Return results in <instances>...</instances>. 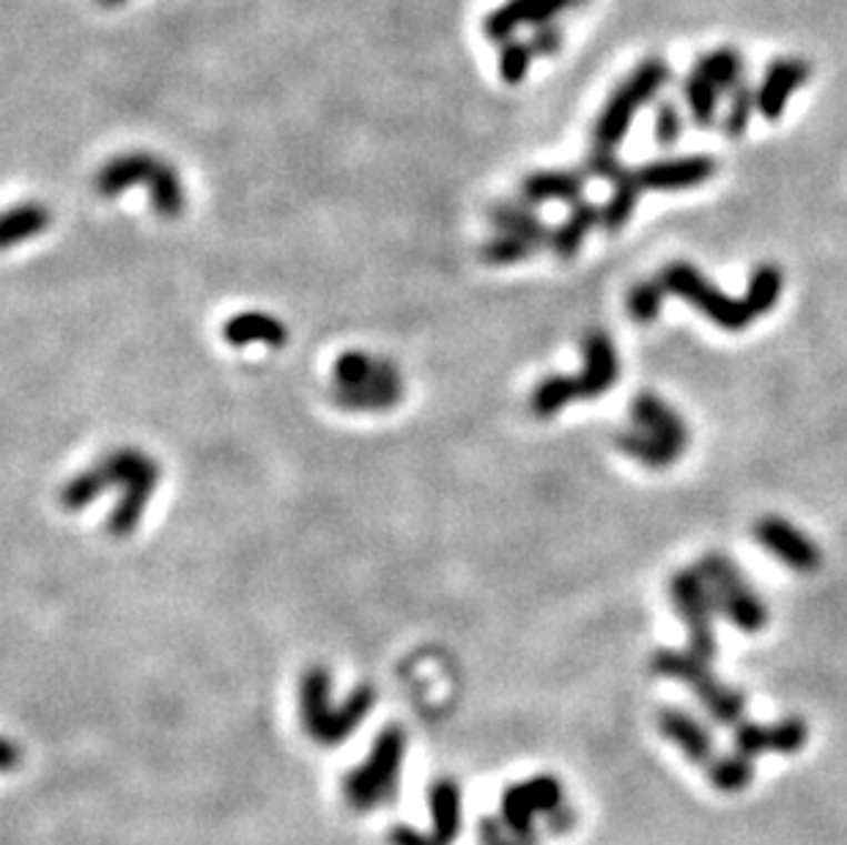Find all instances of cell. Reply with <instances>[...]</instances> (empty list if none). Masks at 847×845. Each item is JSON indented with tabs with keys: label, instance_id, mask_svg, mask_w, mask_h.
Masks as SVG:
<instances>
[{
	"label": "cell",
	"instance_id": "obj_22",
	"mask_svg": "<svg viewBox=\"0 0 847 845\" xmlns=\"http://www.w3.org/2000/svg\"><path fill=\"white\" fill-rule=\"evenodd\" d=\"M601 223V209L593 207L589 201H579L571 207L568 218L552 231V244L548 248L559 255V259H574L579 248L587 239L589 231Z\"/></svg>",
	"mask_w": 847,
	"mask_h": 845
},
{
	"label": "cell",
	"instance_id": "obj_28",
	"mask_svg": "<svg viewBox=\"0 0 847 845\" xmlns=\"http://www.w3.org/2000/svg\"><path fill=\"white\" fill-rule=\"evenodd\" d=\"M694 67L722 91L724 97L733 94L740 83H744V58L733 48H718L714 52H705Z\"/></svg>",
	"mask_w": 847,
	"mask_h": 845
},
{
	"label": "cell",
	"instance_id": "obj_24",
	"mask_svg": "<svg viewBox=\"0 0 847 845\" xmlns=\"http://www.w3.org/2000/svg\"><path fill=\"white\" fill-rule=\"evenodd\" d=\"M491 220H494V225L502 234L524 237L530 239V242H535L541 250L552 244V231H548L546 223L537 218L533 209L524 207V203H500V207L491 212Z\"/></svg>",
	"mask_w": 847,
	"mask_h": 845
},
{
	"label": "cell",
	"instance_id": "obj_6",
	"mask_svg": "<svg viewBox=\"0 0 847 845\" xmlns=\"http://www.w3.org/2000/svg\"><path fill=\"white\" fill-rule=\"evenodd\" d=\"M703 580L708 582L716 615H724L735 628L755 634L768 623V610L744 580L740 569L722 552H708L697 565Z\"/></svg>",
	"mask_w": 847,
	"mask_h": 845
},
{
	"label": "cell",
	"instance_id": "obj_33",
	"mask_svg": "<svg viewBox=\"0 0 847 845\" xmlns=\"http://www.w3.org/2000/svg\"><path fill=\"white\" fill-rule=\"evenodd\" d=\"M708 779L716 791L735 794V791H744L746 785H752V779H755V763H752V757L738 755V752L727 757H716V761H710Z\"/></svg>",
	"mask_w": 847,
	"mask_h": 845
},
{
	"label": "cell",
	"instance_id": "obj_25",
	"mask_svg": "<svg viewBox=\"0 0 847 845\" xmlns=\"http://www.w3.org/2000/svg\"><path fill=\"white\" fill-rule=\"evenodd\" d=\"M642 190L645 188H642L639 177H636V171H628V168H625V173L617 179V182H612L609 201H606L604 209H601V225H604L609 234H617V231L628 223L631 214L636 212V203H639Z\"/></svg>",
	"mask_w": 847,
	"mask_h": 845
},
{
	"label": "cell",
	"instance_id": "obj_9",
	"mask_svg": "<svg viewBox=\"0 0 847 845\" xmlns=\"http://www.w3.org/2000/svg\"><path fill=\"white\" fill-rule=\"evenodd\" d=\"M559 807H563V783L552 774H537L533 779L511 785L502 794L500 818L505 821L513 835L524 837V841H537V815H552Z\"/></svg>",
	"mask_w": 847,
	"mask_h": 845
},
{
	"label": "cell",
	"instance_id": "obj_29",
	"mask_svg": "<svg viewBox=\"0 0 847 845\" xmlns=\"http://www.w3.org/2000/svg\"><path fill=\"white\" fill-rule=\"evenodd\" d=\"M782 285H785V278H782V270L776 264H759L752 272L744 294V305L749 308L752 316L757 319L774 311L782 296Z\"/></svg>",
	"mask_w": 847,
	"mask_h": 845
},
{
	"label": "cell",
	"instance_id": "obj_34",
	"mask_svg": "<svg viewBox=\"0 0 847 845\" xmlns=\"http://www.w3.org/2000/svg\"><path fill=\"white\" fill-rule=\"evenodd\" d=\"M664 296H667V289H664V283L658 281V278H653V281H639L628 291V300H625L628 316L634 319L636 324L656 322V319L662 316Z\"/></svg>",
	"mask_w": 847,
	"mask_h": 845
},
{
	"label": "cell",
	"instance_id": "obj_23",
	"mask_svg": "<svg viewBox=\"0 0 847 845\" xmlns=\"http://www.w3.org/2000/svg\"><path fill=\"white\" fill-rule=\"evenodd\" d=\"M615 445L621 447L625 456L636 459V462H642L651 470H667L669 464L683 453L677 451V447H672L669 442H664L662 436L639 429V425H634V429L628 431H621V434L615 436Z\"/></svg>",
	"mask_w": 847,
	"mask_h": 845
},
{
	"label": "cell",
	"instance_id": "obj_4",
	"mask_svg": "<svg viewBox=\"0 0 847 845\" xmlns=\"http://www.w3.org/2000/svg\"><path fill=\"white\" fill-rule=\"evenodd\" d=\"M669 74L672 69L664 58H647V61H642L639 67L623 80L621 89L612 91L604 110H601L598 121H595V151H615L617 154V145L628 135L634 115L662 94L664 85L669 83Z\"/></svg>",
	"mask_w": 847,
	"mask_h": 845
},
{
	"label": "cell",
	"instance_id": "obj_36",
	"mask_svg": "<svg viewBox=\"0 0 847 845\" xmlns=\"http://www.w3.org/2000/svg\"><path fill=\"white\" fill-rule=\"evenodd\" d=\"M535 50L530 42H518V39H507L500 44V56H496V67H500V78L507 85H518L527 80L530 63H533Z\"/></svg>",
	"mask_w": 847,
	"mask_h": 845
},
{
	"label": "cell",
	"instance_id": "obj_15",
	"mask_svg": "<svg viewBox=\"0 0 847 845\" xmlns=\"http://www.w3.org/2000/svg\"><path fill=\"white\" fill-rule=\"evenodd\" d=\"M584 365L576 374L582 399H598L606 390H612L621 376V360L612 338L604 330H589L582 341Z\"/></svg>",
	"mask_w": 847,
	"mask_h": 845
},
{
	"label": "cell",
	"instance_id": "obj_17",
	"mask_svg": "<svg viewBox=\"0 0 847 845\" xmlns=\"http://www.w3.org/2000/svg\"><path fill=\"white\" fill-rule=\"evenodd\" d=\"M631 418H634V423L639 429L662 436L664 442H669L677 451H686L688 425L664 399H658L653 393H639L631 401Z\"/></svg>",
	"mask_w": 847,
	"mask_h": 845
},
{
	"label": "cell",
	"instance_id": "obj_1",
	"mask_svg": "<svg viewBox=\"0 0 847 845\" xmlns=\"http://www.w3.org/2000/svg\"><path fill=\"white\" fill-rule=\"evenodd\" d=\"M157 483H160V464L154 459L134 447H119L102 462L74 475L61 489V505L67 511H83L93 500L110 492V486H121V500L108 519V530L115 539H127L143 519L145 505L157 492Z\"/></svg>",
	"mask_w": 847,
	"mask_h": 845
},
{
	"label": "cell",
	"instance_id": "obj_38",
	"mask_svg": "<svg viewBox=\"0 0 847 845\" xmlns=\"http://www.w3.org/2000/svg\"><path fill=\"white\" fill-rule=\"evenodd\" d=\"M653 135L658 145H675L683 135V113L675 102L664 99L656 108V121H653Z\"/></svg>",
	"mask_w": 847,
	"mask_h": 845
},
{
	"label": "cell",
	"instance_id": "obj_42",
	"mask_svg": "<svg viewBox=\"0 0 847 845\" xmlns=\"http://www.w3.org/2000/svg\"><path fill=\"white\" fill-rule=\"evenodd\" d=\"M533 3V28L543 26V22H554V17L559 11L571 9V6L582 3V0H530Z\"/></svg>",
	"mask_w": 847,
	"mask_h": 845
},
{
	"label": "cell",
	"instance_id": "obj_30",
	"mask_svg": "<svg viewBox=\"0 0 847 845\" xmlns=\"http://www.w3.org/2000/svg\"><path fill=\"white\" fill-rule=\"evenodd\" d=\"M683 94H686V104L688 113H692L694 124L697 127H714L716 113H718V99H722V91L699 72L697 67L688 72L686 83H683Z\"/></svg>",
	"mask_w": 847,
	"mask_h": 845
},
{
	"label": "cell",
	"instance_id": "obj_5",
	"mask_svg": "<svg viewBox=\"0 0 847 845\" xmlns=\"http://www.w3.org/2000/svg\"><path fill=\"white\" fill-rule=\"evenodd\" d=\"M653 673L688 684V690L703 701L718 725H738L746 711V697L733 686L722 684L708 667V658L694 651H658L653 656Z\"/></svg>",
	"mask_w": 847,
	"mask_h": 845
},
{
	"label": "cell",
	"instance_id": "obj_41",
	"mask_svg": "<svg viewBox=\"0 0 847 845\" xmlns=\"http://www.w3.org/2000/svg\"><path fill=\"white\" fill-rule=\"evenodd\" d=\"M589 173L606 179V182H617V179H621L625 173V168H623V162L617 160L615 151H595L593 149V154H589Z\"/></svg>",
	"mask_w": 847,
	"mask_h": 845
},
{
	"label": "cell",
	"instance_id": "obj_19",
	"mask_svg": "<svg viewBox=\"0 0 847 845\" xmlns=\"http://www.w3.org/2000/svg\"><path fill=\"white\" fill-rule=\"evenodd\" d=\"M160 157H151L145 151H132V154H121L102 165L97 173V190L99 195L115 198L124 190L138 188V184H149L151 173H154Z\"/></svg>",
	"mask_w": 847,
	"mask_h": 845
},
{
	"label": "cell",
	"instance_id": "obj_8",
	"mask_svg": "<svg viewBox=\"0 0 847 845\" xmlns=\"http://www.w3.org/2000/svg\"><path fill=\"white\" fill-rule=\"evenodd\" d=\"M672 604H675L677 615L683 617L688 628V643H692L694 654L703 658L716 656V632H714V598H710L708 582L703 580L697 569L694 571H677L672 576Z\"/></svg>",
	"mask_w": 847,
	"mask_h": 845
},
{
	"label": "cell",
	"instance_id": "obj_37",
	"mask_svg": "<svg viewBox=\"0 0 847 845\" xmlns=\"http://www.w3.org/2000/svg\"><path fill=\"white\" fill-rule=\"evenodd\" d=\"M757 110V89H752L749 83H740L738 89L729 94L727 113H724V132L729 138H740L752 124V115Z\"/></svg>",
	"mask_w": 847,
	"mask_h": 845
},
{
	"label": "cell",
	"instance_id": "obj_7",
	"mask_svg": "<svg viewBox=\"0 0 847 845\" xmlns=\"http://www.w3.org/2000/svg\"><path fill=\"white\" fill-rule=\"evenodd\" d=\"M658 281L664 283L667 294L680 296L686 300L688 305L697 308L705 319L718 324L724 330H746L752 324V313L749 308L744 305V300H735V296H727L722 289H716L703 272L697 270L688 261H672L662 270Z\"/></svg>",
	"mask_w": 847,
	"mask_h": 845
},
{
	"label": "cell",
	"instance_id": "obj_18",
	"mask_svg": "<svg viewBox=\"0 0 847 845\" xmlns=\"http://www.w3.org/2000/svg\"><path fill=\"white\" fill-rule=\"evenodd\" d=\"M658 731L692 763H710V757H714V738L686 711L664 708L658 714Z\"/></svg>",
	"mask_w": 847,
	"mask_h": 845
},
{
	"label": "cell",
	"instance_id": "obj_32",
	"mask_svg": "<svg viewBox=\"0 0 847 845\" xmlns=\"http://www.w3.org/2000/svg\"><path fill=\"white\" fill-rule=\"evenodd\" d=\"M522 26H533V3L530 0H505L502 6H496L494 11H488V17L483 20V31L491 42H507L513 39V33Z\"/></svg>",
	"mask_w": 847,
	"mask_h": 845
},
{
	"label": "cell",
	"instance_id": "obj_3",
	"mask_svg": "<svg viewBox=\"0 0 847 845\" xmlns=\"http://www.w3.org/2000/svg\"><path fill=\"white\" fill-rule=\"evenodd\" d=\"M406 757V733L399 725H387L371 744L365 761L349 768L343 777V798L357 813L384 807L399 796L401 768Z\"/></svg>",
	"mask_w": 847,
	"mask_h": 845
},
{
	"label": "cell",
	"instance_id": "obj_16",
	"mask_svg": "<svg viewBox=\"0 0 847 845\" xmlns=\"http://www.w3.org/2000/svg\"><path fill=\"white\" fill-rule=\"evenodd\" d=\"M332 399H335L337 406L352 412L393 410L403 399V379L399 365H393L387 360L384 369L379 371V376H373L371 382L360 384V388H335Z\"/></svg>",
	"mask_w": 847,
	"mask_h": 845
},
{
	"label": "cell",
	"instance_id": "obj_45",
	"mask_svg": "<svg viewBox=\"0 0 847 845\" xmlns=\"http://www.w3.org/2000/svg\"><path fill=\"white\" fill-rule=\"evenodd\" d=\"M102 3L104 6H121V3H124V0H102Z\"/></svg>",
	"mask_w": 847,
	"mask_h": 845
},
{
	"label": "cell",
	"instance_id": "obj_39",
	"mask_svg": "<svg viewBox=\"0 0 847 845\" xmlns=\"http://www.w3.org/2000/svg\"><path fill=\"white\" fill-rule=\"evenodd\" d=\"M481 845H537V841H524L513 835L500 815H488L481 821Z\"/></svg>",
	"mask_w": 847,
	"mask_h": 845
},
{
	"label": "cell",
	"instance_id": "obj_26",
	"mask_svg": "<svg viewBox=\"0 0 847 845\" xmlns=\"http://www.w3.org/2000/svg\"><path fill=\"white\" fill-rule=\"evenodd\" d=\"M50 223V212L42 207V203H20V207L9 209L0 223V248L11 250L14 244L28 242L31 237L42 234Z\"/></svg>",
	"mask_w": 847,
	"mask_h": 845
},
{
	"label": "cell",
	"instance_id": "obj_13",
	"mask_svg": "<svg viewBox=\"0 0 847 845\" xmlns=\"http://www.w3.org/2000/svg\"><path fill=\"white\" fill-rule=\"evenodd\" d=\"M809 738V727L798 716L774 722V725H738L735 731V752L746 757H757L763 752H779V755H796Z\"/></svg>",
	"mask_w": 847,
	"mask_h": 845
},
{
	"label": "cell",
	"instance_id": "obj_12",
	"mask_svg": "<svg viewBox=\"0 0 847 845\" xmlns=\"http://www.w3.org/2000/svg\"><path fill=\"white\" fill-rule=\"evenodd\" d=\"M716 173V160L710 154H688L672 157V160H656L636 168L642 188L645 190H692L708 182Z\"/></svg>",
	"mask_w": 847,
	"mask_h": 845
},
{
	"label": "cell",
	"instance_id": "obj_44",
	"mask_svg": "<svg viewBox=\"0 0 847 845\" xmlns=\"http://www.w3.org/2000/svg\"><path fill=\"white\" fill-rule=\"evenodd\" d=\"M14 761H17V747L11 742L3 744V768L6 772H11L14 768Z\"/></svg>",
	"mask_w": 847,
	"mask_h": 845
},
{
	"label": "cell",
	"instance_id": "obj_11",
	"mask_svg": "<svg viewBox=\"0 0 847 845\" xmlns=\"http://www.w3.org/2000/svg\"><path fill=\"white\" fill-rule=\"evenodd\" d=\"M755 539L759 546L770 552L776 561L790 565L793 571H801V574H811V571L820 569L823 552L820 546L811 539H806L796 524H790L787 519L779 516H765L755 524Z\"/></svg>",
	"mask_w": 847,
	"mask_h": 845
},
{
	"label": "cell",
	"instance_id": "obj_35",
	"mask_svg": "<svg viewBox=\"0 0 847 845\" xmlns=\"http://www.w3.org/2000/svg\"><path fill=\"white\" fill-rule=\"evenodd\" d=\"M537 244L530 242V239L516 237V234H496L494 239H488L486 244L481 248L483 261L491 266H507V264H518L524 259H533L537 253Z\"/></svg>",
	"mask_w": 847,
	"mask_h": 845
},
{
	"label": "cell",
	"instance_id": "obj_14",
	"mask_svg": "<svg viewBox=\"0 0 847 845\" xmlns=\"http://www.w3.org/2000/svg\"><path fill=\"white\" fill-rule=\"evenodd\" d=\"M811 78V67L801 58H779L765 69L757 85V113L765 121H779L793 94Z\"/></svg>",
	"mask_w": 847,
	"mask_h": 845
},
{
	"label": "cell",
	"instance_id": "obj_40",
	"mask_svg": "<svg viewBox=\"0 0 847 845\" xmlns=\"http://www.w3.org/2000/svg\"><path fill=\"white\" fill-rule=\"evenodd\" d=\"M530 44H533L535 56H557L563 48V31L554 22H543V26L533 28Z\"/></svg>",
	"mask_w": 847,
	"mask_h": 845
},
{
	"label": "cell",
	"instance_id": "obj_27",
	"mask_svg": "<svg viewBox=\"0 0 847 845\" xmlns=\"http://www.w3.org/2000/svg\"><path fill=\"white\" fill-rule=\"evenodd\" d=\"M151 195V209H154L160 218L173 220L184 212V184H181V177L177 173V168H171L168 162H157L154 173H151V182L145 184Z\"/></svg>",
	"mask_w": 847,
	"mask_h": 845
},
{
	"label": "cell",
	"instance_id": "obj_43",
	"mask_svg": "<svg viewBox=\"0 0 847 845\" xmlns=\"http://www.w3.org/2000/svg\"><path fill=\"white\" fill-rule=\"evenodd\" d=\"M571 824H574V813H571V809L559 807V809H554L552 815H548V826H552L554 832L571 829Z\"/></svg>",
	"mask_w": 847,
	"mask_h": 845
},
{
	"label": "cell",
	"instance_id": "obj_21",
	"mask_svg": "<svg viewBox=\"0 0 847 845\" xmlns=\"http://www.w3.org/2000/svg\"><path fill=\"white\" fill-rule=\"evenodd\" d=\"M584 184L587 177L582 171H537L524 179L522 195L527 203L563 201L574 207L582 201Z\"/></svg>",
	"mask_w": 847,
	"mask_h": 845
},
{
	"label": "cell",
	"instance_id": "obj_2",
	"mask_svg": "<svg viewBox=\"0 0 847 845\" xmlns=\"http://www.w3.org/2000/svg\"><path fill=\"white\" fill-rule=\"evenodd\" d=\"M332 678L321 664L305 670L300 681V720L307 736L321 747H337L357 733V727L371 714L376 692L367 684L357 686L343 705H332Z\"/></svg>",
	"mask_w": 847,
	"mask_h": 845
},
{
	"label": "cell",
	"instance_id": "obj_31",
	"mask_svg": "<svg viewBox=\"0 0 847 845\" xmlns=\"http://www.w3.org/2000/svg\"><path fill=\"white\" fill-rule=\"evenodd\" d=\"M576 399H582L576 376L557 374V376H546L541 384H537V388L533 390V401H530V404H533V412L537 418H552Z\"/></svg>",
	"mask_w": 847,
	"mask_h": 845
},
{
	"label": "cell",
	"instance_id": "obj_10",
	"mask_svg": "<svg viewBox=\"0 0 847 845\" xmlns=\"http://www.w3.org/2000/svg\"><path fill=\"white\" fill-rule=\"evenodd\" d=\"M431 829L417 832L412 826H393L387 832L390 845H453L464 829V802L455 779L442 777L428 791Z\"/></svg>",
	"mask_w": 847,
	"mask_h": 845
},
{
	"label": "cell",
	"instance_id": "obj_20",
	"mask_svg": "<svg viewBox=\"0 0 847 845\" xmlns=\"http://www.w3.org/2000/svg\"><path fill=\"white\" fill-rule=\"evenodd\" d=\"M223 335L231 346H253V343H264V346L280 349L289 343V328H285L280 319H274L272 313H261V311H248V313H236V316H231L225 322Z\"/></svg>",
	"mask_w": 847,
	"mask_h": 845
}]
</instances>
